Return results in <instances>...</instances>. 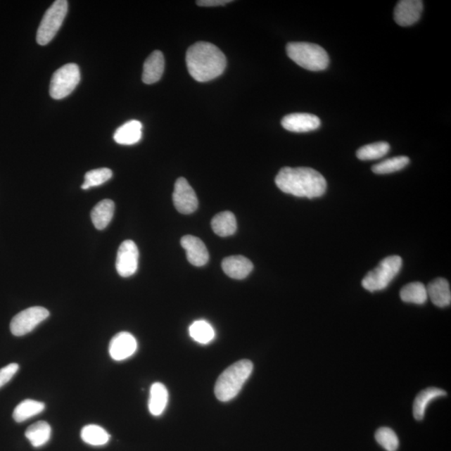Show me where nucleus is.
I'll list each match as a JSON object with an SVG mask.
<instances>
[{
    "label": "nucleus",
    "instance_id": "obj_1",
    "mask_svg": "<svg viewBox=\"0 0 451 451\" xmlns=\"http://www.w3.org/2000/svg\"><path fill=\"white\" fill-rule=\"evenodd\" d=\"M275 183L283 193L298 198H319L327 189L324 176L310 167H284L277 175Z\"/></svg>",
    "mask_w": 451,
    "mask_h": 451
},
{
    "label": "nucleus",
    "instance_id": "obj_2",
    "mask_svg": "<svg viewBox=\"0 0 451 451\" xmlns=\"http://www.w3.org/2000/svg\"><path fill=\"white\" fill-rule=\"evenodd\" d=\"M187 69L198 82H208L220 77L227 67V59L220 48L208 42H196L187 50Z\"/></svg>",
    "mask_w": 451,
    "mask_h": 451
},
{
    "label": "nucleus",
    "instance_id": "obj_3",
    "mask_svg": "<svg viewBox=\"0 0 451 451\" xmlns=\"http://www.w3.org/2000/svg\"><path fill=\"white\" fill-rule=\"evenodd\" d=\"M253 370V364L248 360H242L229 366L217 379L214 388L217 399L222 402L234 399L242 390Z\"/></svg>",
    "mask_w": 451,
    "mask_h": 451
},
{
    "label": "nucleus",
    "instance_id": "obj_4",
    "mask_svg": "<svg viewBox=\"0 0 451 451\" xmlns=\"http://www.w3.org/2000/svg\"><path fill=\"white\" fill-rule=\"evenodd\" d=\"M286 51L290 59L303 69L324 70L329 66V57L323 47L307 42L288 43Z\"/></svg>",
    "mask_w": 451,
    "mask_h": 451
},
{
    "label": "nucleus",
    "instance_id": "obj_5",
    "mask_svg": "<svg viewBox=\"0 0 451 451\" xmlns=\"http://www.w3.org/2000/svg\"><path fill=\"white\" fill-rule=\"evenodd\" d=\"M403 261L399 256L387 257L377 267L370 271L362 281L364 288L369 292L381 291L399 274Z\"/></svg>",
    "mask_w": 451,
    "mask_h": 451
},
{
    "label": "nucleus",
    "instance_id": "obj_6",
    "mask_svg": "<svg viewBox=\"0 0 451 451\" xmlns=\"http://www.w3.org/2000/svg\"><path fill=\"white\" fill-rule=\"evenodd\" d=\"M68 12V1L56 0L48 8L37 31V40L39 46H46L56 37Z\"/></svg>",
    "mask_w": 451,
    "mask_h": 451
},
{
    "label": "nucleus",
    "instance_id": "obj_7",
    "mask_svg": "<svg viewBox=\"0 0 451 451\" xmlns=\"http://www.w3.org/2000/svg\"><path fill=\"white\" fill-rule=\"evenodd\" d=\"M80 72L77 64L70 63L58 69L53 73L51 84L50 95L55 100H62L70 95L78 86Z\"/></svg>",
    "mask_w": 451,
    "mask_h": 451
},
{
    "label": "nucleus",
    "instance_id": "obj_8",
    "mask_svg": "<svg viewBox=\"0 0 451 451\" xmlns=\"http://www.w3.org/2000/svg\"><path fill=\"white\" fill-rule=\"evenodd\" d=\"M49 316H50V312L43 307H29L13 317L11 323V333L17 337L24 336L32 332Z\"/></svg>",
    "mask_w": 451,
    "mask_h": 451
},
{
    "label": "nucleus",
    "instance_id": "obj_9",
    "mask_svg": "<svg viewBox=\"0 0 451 451\" xmlns=\"http://www.w3.org/2000/svg\"><path fill=\"white\" fill-rule=\"evenodd\" d=\"M139 260V250L132 240L125 241L120 244L116 256L115 267L122 278H128L136 274Z\"/></svg>",
    "mask_w": 451,
    "mask_h": 451
},
{
    "label": "nucleus",
    "instance_id": "obj_10",
    "mask_svg": "<svg viewBox=\"0 0 451 451\" xmlns=\"http://www.w3.org/2000/svg\"><path fill=\"white\" fill-rule=\"evenodd\" d=\"M173 203L177 211L182 214H191L198 208V196L186 178H178L174 186Z\"/></svg>",
    "mask_w": 451,
    "mask_h": 451
},
{
    "label": "nucleus",
    "instance_id": "obj_11",
    "mask_svg": "<svg viewBox=\"0 0 451 451\" xmlns=\"http://www.w3.org/2000/svg\"><path fill=\"white\" fill-rule=\"evenodd\" d=\"M137 350V341L132 334L120 332L111 339L109 354L115 361L126 360L135 354Z\"/></svg>",
    "mask_w": 451,
    "mask_h": 451
},
{
    "label": "nucleus",
    "instance_id": "obj_12",
    "mask_svg": "<svg viewBox=\"0 0 451 451\" xmlns=\"http://www.w3.org/2000/svg\"><path fill=\"white\" fill-rule=\"evenodd\" d=\"M422 11L421 0H401L395 8V20L400 26H410L421 19Z\"/></svg>",
    "mask_w": 451,
    "mask_h": 451
},
{
    "label": "nucleus",
    "instance_id": "obj_13",
    "mask_svg": "<svg viewBox=\"0 0 451 451\" xmlns=\"http://www.w3.org/2000/svg\"><path fill=\"white\" fill-rule=\"evenodd\" d=\"M318 116L309 113H293L284 116L282 126L288 132L302 133L315 131L320 127Z\"/></svg>",
    "mask_w": 451,
    "mask_h": 451
},
{
    "label": "nucleus",
    "instance_id": "obj_14",
    "mask_svg": "<svg viewBox=\"0 0 451 451\" xmlns=\"http://www.w3.org/2000/svg\"><path fill=\"white\" fill-rule=\"evenodd\" d=\"M181 245L185 249L187 259L191 265L196 267L206 265L209 260V253L202 240L196 236L186 235L181 239Z\"/></svg>",
    "mask_w": 451,
    "mask_h": 451
},
{
    "label": "nucleus",
    "instance_id": "obj_15",
    "mask_svg": "<svg viewBox=\"0 0 451 451\" xmlns=\"http://www.w3.org/2000/svg\"><path fill=\"white\" fill-rule=\"evenodd\" d=\"M165 70L164 56L160 51H155L147 58L143 65L142 82L147 84L159 82Z\"/></svg>",
    "mask_w": 451,
    "mask_h": 451
},
{
    "label": "nucleus",
    "instance_id": "obj_16",
    "mask_svg": "<svg viewBox=\"0 0 451 451\" xmlns=\"http://www.w3.org/2000/svg\"><path fill=\"white\" fill-rule=\"evenodd\" d=\"M222 267L230 278L243 279L252 272L253 265L249 259L243 256H231L223 259Z\"/></svg>",
    "mask_w": 451,
    "mask_h": 451
},
{
    "label": "nucleus",
    "instance_id": "obj_17",
    "mask_svg": "<svg viewBox=\"0 0 451 451\" xmlns=\"http://www.w3.org/2000/svg\"><path fill=\"white\" fill-rule=\"evenodd\" d=\"M428 298L435 305L445 307L450 305L451 291L448 281L443 278L433 280L426 287Z\"/></svg>",
    "mask_w": 451,
    "mask_h": 451
},
{
    "label": "nucleus",
    "instance_id": "obj_18",
    "mask_svg": "<svg viewBox=\"0 0 451 451\" xmlns=\"http://www.w3.org/2000/svg\"><path fill=\"white\" fill-rule=\"evenodd\" d=\"M446 392L441 388L430 387L419 393L414 401L413 414L417 421H421L425 417L428 405L433 400L446 396Z\"/></svg>",
    "mask_w": 451,
    "mask_h": 451
},
{
    "label": "nucleus",
    "instance_id": "obj_19",
    "mask_svg": "<svg viewBox=\"0 0 451 451\" xmlns=\"http://www.w3.org/2000/svg\"><path fill=\"white\" fill-rule=\"evenodd\" d=\"M142 136V124L139 120H132L116 129L114 140L120 145H134L139 142Z\"/></svg>",
    "mask_w": 451,
    "mask_h": 451
},
{
    "label": "nucleus",
    "instance_id": "obj_20",
    "mask_svg": "<svg viewBox=\"0 0 451 451\" xmlns=\"http://www.w3.org/2000/svg\"><path fill=\"white\" fill-rule=\"evenodd\" d=\"M168 403V391L162 383H154L151 387L148 401L149 412L153 417H160L165 412Z\"/></svg>",
    "mask_w": 451,
    "mask_h": 451
},
{
    "label": "nucleus",
    "instance_id": "obj_21",
    "mask_svg": "<svg viewBox=\"0 0 451 451\" xmlns=\"http://www.w3.org/2000/svg\"><path fill=\"white\" fill-rule=\"evenodd\" d=\"M115 212L113 201L105 199L97 203L91 211V220L98 230H104L113 220Z\"/></svg>",
    "mask_w": 451,
    "mask_h": 451
},
{
    "label": "nucleus",
    "instance_id": "obj_22",
    "mask_svg": "<svg viewBox=\"0 0 451 451\" xmlns=\"http://www.w3.org/2000/svg\"><path fill=\"white\" fill-rule=\"evenodd\" d=\"M212 229L218 236L225 238L234 235L236 231V220L234 213L229 211L217 214L212 220Z\"/></svg>",
    "mask_w": 451,
    "mask_h": 451
},
{
    "label": "nucleus",
    "instance_id": "obj_23",
    "mask_svg": "<svg viewBox=\"0 0 451 451\" xmlns=\"http://www.w3.org/2000/svg\"><path fill=\"white\" fill-rule=\"evenodd\" d=\"M51 427L46 421H38L27 428L25 437L35 448L48 443L51 437Z\"/></svg>",
    "mask_w": 451,
    "mask_h": 451
},
{
    "label": "nucleus",
    "instance_id": "obj_24",
    "mask_svg": "<svg viewBox=\"0 0 451 451\" xmlns=\"http://www.w3.org/2000/svg\"><path fill=\"white\" fill-rule=\"evenodd\" d=\"M46 405L34 400H25L18 405L13 410V418L17 423L26 421L27 419L37 417L44 412Z\"/></svg>",
    "mask_w": 451,
    "mask_h": 451
},
{
    "label": "nucleus",
    "instance_id": "obj_25",
    "mask_svg": "<svg viewBox=\"0 0 451 451\" xmlns=\"http://www.w3.org/2000/svg\"><path fill=\"white\" fill-rule=\"evenodd\" d=\"M400 298L405 303L421 305L427 301V290L425 285L415 282L405 285L400 290Z\"/></svg>",
    "mask_w": 451,
    "mask_h": 451
},
{
    "label": "nucleus",
    "instance_id": "obj_26",
    "mask_svg": "<svg viewBox=\"0 0 451 451\" xmlns=\"http://www.w3.org/2000/svg\"><path fill=\"white\" fill-rule=\"evenodd\" d=\"M190 336L201 345H208L215 338V330L206 320H196L189 328Z\"/></svg>",
    "mask_w": 451,
    "mask_h": 451
},
{
    "label": "nucleus",
    "instance_id": "obj_27",
    "mask_svg": "<svg viewBox=\"0 0 451 451\" xmlns=\"http://www.w3.org/2000/svg\"><path fill=\"white\" fill-rule=\"evenodd\" d=\"M80 437L84 443L93 446H102L108 443L110 435L105 428L96 425H88L83 427Z\"/></svg>",
    "mask_w": 451,
    "mask_h": 451
},
{
    "label": "nucleus",
    "instance_id": "obj_28",
    "mask_svg": "<svg viewBox=\"0 0 451 451\" xmlns=\"http://www.w3.org/2000/svg\"><path fill=\"white\" fill-rule=\"evenodd\" d=\"M390 146L385 141L372 143L362 146L357 151V158L361 160H372L383 158L390 151Z\"/></svg>",
    "mask_w": 451,
    "mask_h": 451
},
{
    "label": "nucleus",
    "instance_id": "obj_29",
    "mask_svg": "<svg viewBox=\"0 0 451 451\" xmlns=\"http://www.w3.org/2000/svg\"><path fill=\"white\" fill-rule=\"evenodd\" d=\"M409 163V158L407 156H396V158L387 159L381 163L374 165L372 167V171L375 174H379V175H385V174L400 171V170L407 167Z\"/></svg>",
    "mask_w": 451,
    "mask_h": 451
},
{
    "label": "nucleus",
    "instance_id": "obj_30",
    "mask_svg": "<svg viewBox=\"0 0 451 451\" xmlns=\"http://www.w3.org/2000/svg\"><path fill=\"white\" fill-rule=\"evenodd\" d=\"M111 177H113V171L109 168L91 170L84 175V182L82 189L88 190L91 187L99 186L109 181Z\"/></svg>",
    "mask_w": 451,
    "mask_h": 451
},
{
    "label": "nucleus",
    "instance_id": "obj_31",
    "mask_svg": "<svg viewBox=\"0 0 451 451\" xmlns=\"http://www.w3.org/2000/svg\"><path fill=\"white\" fill-rule=\"evenodd\" d=\"M375 439L379 445L387 451H396L399 448L400 441L395 432L390 428L381 427L375 433Z\"/></svg>",
    "mask_w": 451,
    "mask_h": 451
},
{
    "label": "nucleus",
    "instance_id": "obj_32",
    "mask_svg": "<svg viewBox=\"0 0 451 451\" xmlns=\"http://www.w3.org/2000/svg\"><path fill=\"white\" fill-rule=\"evenodd\" d=\"M20 366L18 364L13 363L8 364L6 367L0 369V388L6 386L10 382L13 376L19 370Z\"/></svg>",
    "mask_w": 451,
    "mask_h": 451
},
{
    "label": "nucleus",
    "instance_id": "obj_33",
    "mask_svg": "<svg viewBox=\"0 0 451 451\" xmlns=\"http://www.w3.org/2000/svg\"><path fill=\"white\" fill-rule=\"evenodd\" d=\"M229 3H231V0H200V1H196L198 6L204 7L223 6Z\"/></svg>",
    "mask_w": 451,
    "mask_h": 451
}]
</instances>
